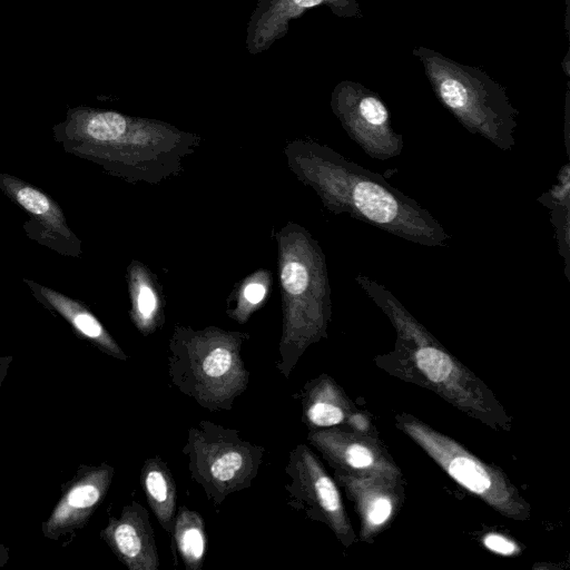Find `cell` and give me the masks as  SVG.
<instances>
[{"label": "cell", "mask_w": 570, "mask_h": 570, "mask_svg": "<svg viewBox=\"0 0 570 570\" xmlns=\"http://www.w3.org/2000/svg\"><path fill=\"white\" fill-rule=\"evenodd\" d=\"M284 154L291 171L330 212L347 214L416 245L448 246L451 237L438 219L382 175L311 140H293Z\"/></svg>", "instance_id": "1"}, {"label": "cell", "mask_w": 570, "mask_h": 570, "mask_svg": "<svg viewBox=\"0 0 570 570\" xmlns=\"http://www.w3.org/2000/svg\"><path fill=\"white\" fill-rule=\"evenodd\" d=\"M52 132L66 153L130 184H160L179 175L202 141L160 120L87 106L69 108Z\"/></svg>", "instance_id": "2"}, {"label": "cell", "mask_w": 570, "mask_h": 570, "mask_svg": "<svg viewBox=\"0 0 570 570\" xmlns=\"http://www.w3.org/2000/svg\"><path fill=\"white\" fill-rule=\"evenodd\" d=\"M276 242L282 304L276 368L288 379L307 347L326 337L331 286L325 255L308 230L288 222Z\"/></svg>", "instance_id": "3"}, {"label": "cell", "mask_w": 570, "mask_h": 570, "mask_svg": "<svg viewBox=\"0 0 570 570\" xmlns=\"http://www.w3.org/2000/svg\"><path fill=\"white\" fill-rule=\"evenodd\" d=\"M248 333L177 324L168 342V375L180 393L210 412L229 411L249 382L242 358Z\"/></svg>", "instance_id": "4"}, {"label": "cell", "mask_w": 570, "mask_h": 570, "mask_svg": "<svg viewBox=\"0 0 570 570\" xmlns=\"http://www.w3.org/2000/svg\"><path fill=\"white\" fill-rule=\"evenodd\" d=\"M413 55L424 66L438 100L468 131L501 150L513 149L519 111L511 105L504 87L483 70L430 48L416 47Z\"/></svg>", "instance_id": "5"}, {"label": "cell", "mask_w": 570, "mask_h": 570, "mask_svg": "<svg viewBox=\"0 0 570 570\" xmlns=\"http://www.w3.org/2000/svg\"><path fill=\"white\" fill-rule=\"evenodd\" d=\"M355 281L389 317L396 330L399 344L410 353L412 363L438 392L465 411L481 413L488 410L487 400L471 373L446 352L386 287L362 274Z\"/></svg>", "instance_id": "6"}, {"label": "cell", "mask_w": 570, "mask_h": 570, "mask_svg": "<svg viewBox=\"0 0 570 570\" xmlns=\"http://www.w3.org/2000/svg\"><path fill=\"white\" fill-rule=\"evenodd\" d=\"M183 453L191 479L219 507L232 493L252 487L265 448L242 439L236 429L203 420L188 429Z\"/></svg>", "instance_id": "7"}, {"label": "cell", "mask_w": 570, "mask_h": 570, "mask_svg": "<svg viewBox=\"0 0 570 570\" xmlns=\"http://www.w3.org/2000/svg\"><path fill=\"white\" fill-rule=\"evenodd\" d=\"M401 425L459 484L507 517L528 518L527 503L500 470L485 464L454 440L413 417L402 419Z\"/></svg>", "instance_id": "8"}, {"label": "cell", "mask_w": 570, "mask_h": 570, "mask_svg": "<svg viewBox=\"0 0 570 570\" xmlns=\"http://www.w3.org/2000/svg\"><path fill=\"white\" fill-rule=\"evenodd\" d=\"M331 108L348 137L370 157L386 160L402 153L403 137L394 130L390 110L373 90L352 80L341 81L332 92Z\"/></svg>", "instance_id": "9"}, {"label": "cell", "mask_w": 570, "mask_h": 570, "mask_svg": "<svg viewBox=\"0 0 570 570\" xmlns=\"http://www.w3.org/2000/svg\"><path fill=\"white\" fill-rule=\"evenodd\" d=\"M285 474L289 507L324 522L342 541L348 540L352 530L338 489L307 445L299 443L291 450Z\"/></svg>", "instance_id": "10"}, {"label": "cell", "mask_w": 570, "mask_h": 570, "mask_svg": "<svg viewBox=\"0 0 570 570\" xmlns=\"http://www.w3.org/2000/svg\"><path fill=\"white\" fill-rule=\"evenodd\" d=\"M0 189L29 215L23 224L29 238L60 255L81 256V240L68 226L61 207L48 194L4 173L0 174Z\"/></svg>", "instance_id": "11"}, {"label": "cell", "mask_w": 570, "mask_h": 570, "mask_svg": "<svg viewBox=\"0 0 570 570\" xmlns=\"http://www.w3.org/2000/svg\"><path fill=\"white\" fill-rule=\"evenodd\" d=\"M114 474L115 469L108 463L80 465L63 484L59 501L42 522L43 537L58 540L83 528L108 493Z\"/></svg>", "instance_id": "12"}, {"label": "cell", "mask_w": 570, "mask_h": 570, "mask_svg": "<svg viewBox=\"0 0 570 570\" xmlns=\"http://www.w3.org/2000/svg\"><path fill=\"white\" fill-rule=\"evenodd\" d=\"M307 440L336 471L389 482L400 475L381 449L358 434L332 426L309 430Z\"/></svg>", "instance_id": "13"}, {"label": "cell", "mask_w": 570, "mask_h": 570, "mask_svg": "<svg viewBox=\"0 0 570 570\" xmlns=\"http://www.w3.org/2000/svg\"><path fill=\"white\" fill-rule=\"evenodd\" d=\"M117 559L129 570H157L159 556L149 514L137 501L125 505L119 517H110L100 531Z\"/></svg>", "instance_id": "14"}, {"label": "cell", "mask_w": 570, "mask_h": 570, "mask_svg": "<svg viewBox=\"0 0 570 570\" xmlns=\"http://www.w3.org/2000/svg\"><path fill=\"white\" fill-rule=\"evenodd\" d=\"M320 6L340 18L361 16L356 0H259L246 31L247 50L253 55L265 51L287 33L291 20Z\"/></svg>", "instance_id": "15"}, {"label": "cell", "mask_w": 570, "mask_h": 570, "mask_svg": "<svg viewBox=\"0 0 570 570\" xmlns=\"http://www.w3.org/2000/svg\"><path fill=\"white\" fill-rule=\"evenodd\" d=\"M23 282L29 286L35 298L46 308L59 314L67 321L79 337L88 341L111 357L121 361L128 358L118 343L85 304L31 279L24 278Z\"/></svg>", "instance_id": "16"}, {"label": "cell", "mask_w": 570, "mask_h": 570, "mask_svg": "<svg viewBox=\"0 0 570 570\" xmlns=\"http://www.w3.org/2000/svg\"><path fill=\"white\" fill-rule=\"evenodd\" d=\"M335 476L356 502L363 535L372 534L386 524L395 508V497L389 488L392 482L342 471H336Z\"/></svg>", "instance_id": "17"}, {"label": "cell", "mask_w": 570, "mask_h": 570, "mask_svg": "<svg viewBox=\"0 0 570 570\" xmlns=\"http://www.w3.org/2000/svg\"><path fill=\"white\" fill-rule=\"evenodd\" d=\"M130 320L144 336L155 333L165 322V301L156 275L141 262L127 267Z\"/></svg>", "instance_id": "18"}, {"label": "cell", "mask_w": 570, "mask_h": 570, "mask_svg": "<svg viewBox=\"0 0 570 570\" xmlns=\"http://www.w3.org/2000/svg\"><path fill=\"white\" fill-rule=\"evenodd\" d=\"M302 405V421L309 430L326 429L343 423L348 403L336 383L326 374L305 383L296 395Z\"/></svg>", "instance_id": "19"}, {"label": "cell", "mask_w": 570, "mask_h": 570, "mask_svg": "<svg viewBox=\"0 0 570 570\" xmlns=\"http://www.w3.org/2000/svg\"><path fill=\"white\" fill-rule=\"evenodd\" d=\"M140 485L160 527L171 535L177 510L175 479L159 456L149 458L140 470Z\"/></svg>", "instance_id": "20"}, {"label": "cell", "mask_w": 570, "mask_h": 570, "mask_svg": "<svg viewBox=\"0 0 570 570\" xmlns=\"http://www.w3.org/2000/svg\"><path fill=\"white\" fill-rule=\"evenodd\" d=\"M171 537L185 568L187 570H200L207 549V535L203 517L185 505L178 508L174 519Z\"/></svg>", "instance_id": "21"}, {"label": "cell", "mask_w": 570, "mask_h": 570, "mask_svg": "<svg viewBox=\"0 0 570 570\" xmlns=\"http://www.w3.org/2000/svg\"><path fill=\"white\" fill-rule=\"evenodd\" d=\"M272 274L267 269H258L244 278L234 292V306L226 314L245 324L248 318L264 304L272 286Z\"/></svg>", "instance_id": "22"}, {"label": "cell", "mask_w": 570, "mask_h": 570, "mask_svg": "<svg viewBox=\"0 0 570 570\" xmlns=\"http://www.w3.org/2000/svg\"><path fill=\"white\" fill-rule=\"evenodd\" d=\"M483 543L489 550L502 556H512L519 552L518 546L502 534L489 533L484 537Z\"/></svg>", "instance_id": "23"}, {"label": "cell", "mask_w": 570, "mask_h": 570, "mask_svg": "<svg viewBox=\"0 0 570 570\" xmlns=\"http://www.w3.org/2000/svg\"><path fill=\"white\" fill-rule=\"evenodd\" d=\"M11 362L12 356H0V390L2 387L4 379L8 375Z\"/></svg>", "instance_id": "24"}, {"label": "cell", "mask_w": 570, "mask_h": 570, "mask_svg": "<svg viewBox=\"0 0 570 570\" xmlns=\"http://www.w3.org/2000/svg\"><path fill=\"white\" fill-rule=\"evenodd\" d=\"M9 560V550L0 543V568L3 567Z\"/></svg>", "instance_id": "25"}]
</instances>
